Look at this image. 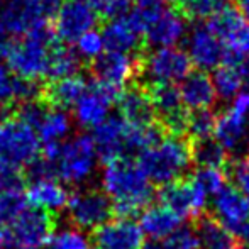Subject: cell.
Segmentation results:
<instances>
[{
	"instance_id": "obj_1",
	"label": "cell",
	"mask_w": 249,
	"mask_h": 249,
	"mask_svg": "<svg viewBox=\"0 0 249 249\" xmlns=\"http://www.w3.org/2000/svg\"><path fill=\"white\" fill-rule=\"evenodd\" d=\"M100 183L102 192L110 198L119 217L142 213L153 202V185L132 160L107 163L102 171Z\"/></svg>"
},
{
	"instance_id": "obj_2",
	"label": "cell",
	"mask_w": 249,
	"mask_h": 249,
	"mask_svg": "<svg viewBox=\"0 0 249 249\" xmlns=\"http://www.w3.org/2000/svg\"><path fill=\"white\" fill-rule=\"evenodd\" d=\"M136 163L151 185L166 187L177 183L185 180L194 163L192 142L183 136H164L158 144L139 154Z\"/></svg>"
},
{
	"instance_id": "obj_3",
	"label": "cell",
	"mask_w": 249,
	"mask_h": 249,
	"mask_svg": "<svg viewBox=\"0 0 249 249\" xmlns=\"http://www.w3.org/2000/svg\"><path fill=\"white\" fill-rule=\"evenodd\" d=\"M56 39V33L50 24L43 22L37 26L27 36H24L22 41L12 44L5 56L9 70L17 78L34 82L46 78L51 51L58 46Z\"/></svg>"
},
{
	"instance_id": "obj_4",
	"label": "cell",
	"mask_w": 249,
	"mask_h": 249,
	"mask_svg": "<svg viewBox=\"0 0 249 249\" xmlns=\"http://www.w3.org/2000/svg\"><path fill=\"white\" fill-rule=\"evenodd\" d=\"M46 160L51 161L56 180L65 181L66 185L80 187L95 175L99 153L92 136L78 134L75 138H70L56 151L54 156Z\"/></svg>"
},
{
	"instance_id": "obj_5",
	"label": "cell",
	"mask_w": 249,
	"mask_h": 249,
	"mask_svg": "<svg viewBox=\"0 0 249 249\" xmlns=\"http://www.w3.org/2000/svg\"><path fill=\"white\" fill-rule=\"evenodd\" d=\"M41 141L36 129L17 117L0 119V166L20 171L37 160Z\"/></svg>"
},
{
	"instance_id": "obj_6",
	"label": "cell",
	"mask_w": 249,
	"mask_h": 249,
	"mask_svg": "<svg viewBox=\"0 0 249 249\" xmlns=\"http://www.w3.org/2000/svg\"><path fill=\"white\" fill-rule=\"evenodd\" d=\"M192 61L178 48H160L139 58L138 78L146 90L156 85H173L190 75Z\"/></svg>"
},
{
	"instance_id": "obj_7",
	"label": "cell",
	"mask_w": 249,
	"mask_h": 249,
	"mask_svg": "<svg viewBox=\"0 0 249 249\" xmlns=\"http://www.w3.org/2000/svg\"><path fill=\"white\" fill-rule=\"evenodd\" d=\"M249 92L239 93L232 100L231 107L217 117L215 139L226 149L227 154L243 158L244 151L249 148Z\"/></svg>"
},
{
	"instance_id": "obj_8",
	"label": "cell",
	"mask_w": 249,
	"mask_h": 249,
	"mask_svg": "<svg viewBox=\"0 0 249 249\" xmlns=\"http://www.w3.org/2000/svg\"><path fill=\"white\" fill-rule=\"evenodd\" d=\"M114 212L115 210L110 198L97 188H80L78 192L70 195V202L66 207V213L73 227L83 232L100 229L112 219Z\"/></svg>"
},
{
	"instance_id": "obj_9",
	"label": "cell",
	"mask_w": 249,
	"mask_h": 249,
	"mask_svg": "<svg viewBox=\"0 0 249 249\" xmlns=\"http://www.w3.org/2000/svg\"><path fill=\"white\" fill-rule=\"evenodd\" d=\"M212 217L234 237L244 241L249 232V202L232 185L212 198Z\"/></svg>"
},
{
	"instance_id": "obj_10",
	"label": "cell",
	"mask_w": 249,
	"mask_h": 249,
	"mask_svg": "<svg viewBox=\"0 0 249 249\" xmlns=\"http://www.w3.org/2000/svg\"><path fill=\"white\" fill-rule=\"evenodd\" d=\"M154 114L168 136H183L187 132L188 112L181 100L180 89L175 85H156L148 89Z\"/></svg>"
},
{
	"instance_id": "obj_11",
	"label": "cell",
	"mask_w": 249,
	"mask_h": 249,
	"mask_svg": "<svg viewBox=\"0 0 249 249\" xmlns=\"http://www.w3.org/2000/svg\"><path fill=\"white\" fill-rule=\"evenodd\" d=\"M131 131L132 125H129L119 114L110 115L99 127L93 129L92 138L100 160L105 163L129 160V156H132Z\"/></svg>"
},
{
	"instance_id": "obj_12",
	"label": "cell",
	"mask_w": 249,
	"mask_h": 249,
	"mask_svg": "<svg viewBox=\"0 0 249 249\" xmlns=\"http://www.w3.org/2000/svg\"><path fill=\"white\" fill-rule=\"evenodd\" d=\"M0 231L22 246L37 249L48 244L51 234L54 232V220L51 213L29 205L9 227Z\"/></svg>"
},
{
	"instance_id": "obj_13",
	"label": "cell",
	"mask_w": 249,
	"mask_h": 249,
	"mask_svg": "<svg viewBox=\"0 0 249 249\" xmlns=\"http://www.w3.org/2000/svg\"><path fill=\"white\" fill-rule=\"evenodd\" d=\"M139 58L122 53H104L92 61L93 82L122 93L129 80L138 78Z\"/></svg>"
},
{
	"instance_id": "obj_14",
	"label": "cell",
	"mask_w": 249,
	"mask_h": 249,
	"mask_svg": "<svg viewBox=\"0 0 249 249\" xmlns=\"http://www.w3.org/2000/svg\"><path fill=\"white\" fill-rule=\"evenodd\" d=\"M99 12L92 5L75 0H66L54 17L56 37L63 43H76L82 36L95 29Z\"/></svg>"
},
{
	"instance_id": "obj_15",
	"label": "cell",
	"mask_w": 249,
	"mask_h": 249,
	"mask_svg": "<svg viewBox=\"0 0 249 249\" xmlns=\"http://www.w3.org/2000/svg\"><path fill=\"white\" fill-rule=\"evenodd\" d=\"M119 97H121L119 92L107 89L100 83H89L87 92L73 107L75 121L87 129L99 127L105 119L110 117V107L114 102L119 100Z\"/></svg>"
},
{
	"instance_id": "obj_16",
	"label": "cell",
	"mask_w": 249,
	"mask_h": 249,
	"mask_svg": "<svg viewBox=\"0 0 249 249\" xmlns=\"http://www.w3.org/2000/svg\"><path fill=\"white\" fill-rule=\"evenodd\" d=\"M160 200L164 207L173 210L181 219H200L205 215V207L209 197L188 178L163 187L160 192Z\"/></svg>"
},
{
	"instance_id": "obj_17",
	"label": "cell",
	"mask_w": 249,
	"mask_h": 249,
	"mask_svg": "<svg viewBox=\"0 0 249 249\" xmlns=\"http://www.w3.org/2000/svg\"><path fill=\"white\" fill-rule=\"evenodd\" d=\"M188 58L200 71H215L226 59V46L207 24H198L188 36Z\"/></svg>"
},
{
	"instance_id": "obj_18",
	"label": "cell",
	"mask_w": 249,
	"mask_h": 249,
	"mask_svg": "<svg viewBox=\"0 0 249 249\" xmlns=\"http://www.w3.org/2000/svg\"><path fill=\"white\" fill-rule=\"evenodd\" d=\"M46 22L39 0H0V24L10 36H27Z\"/></svg>"
},
{
	"instance_id": "obj_19",
	"label": "cell",
	"mask_w": 249,
	"mask_h": 249,
	"mask_svg": "<svg viewBox=\"0 0 249 249\" xmlns=\"http://www.w3.org/2000/svg\"><path fill=\"white\" fill-rule=\"evenodd\" d=\"M97 249H142L144 234L132 217H115L95 231Z\"/></svg>"
},
{
	"instance_id": "obj_20",
	"label": "cell",
	"mask_w": 249,
	"mask_h": 249,
	"mask_svg": "<svg viewBox=\"0 0 249 249\" xmlns=\"http://www.w3.org/2000/svg\"><path fill=\"white\" fill-rule=\"evenodd\" d=\"M187 33V17L181 10L166 9L144 33L146 43L154 50L160 48H175L183 39Z\"/></svg>"
},
{
	"instance_id": "obj_21",
	"label": "cell",
	"mask_w": 249,
	"mask_h": 249,
	"mask_svg": "<svg viewBox=\"0 0 249 249\" xmlns=\"http://www.w3.org/2000/svg\"><path fill=\"white\" fill-rule=\"evenodd\" d=\"M119 115L132 127H148L154 124V107L149 92L141 85L129 87L117 100Z\"/></svg>"
},
{
	"instance_id": "obj_22",
	"label": "cell",
	"mask_w": 249,
	"mask_h": 249,
	"mask_svg": "<svg viewBox=\"0 0 249 249\" xmlns=\"http://www.w3.org/2000/svg\"><path fill=\"white\" fill-rule=\"evenodd\" d=\"M27 202L31 207L41 209L48 213L66 210L70 202V194L63 183L56 178H39L33 180L26 192Z\"/></svg>"
},
{
	"instance_id": "obj_23",
	"label": "cell",
	"mask_w": 249,
	"mask_h": 249,
	"mask_svg": "<svg viewBox=\"0 0 249 249\" xmlns=\"http://www.w3.org/2000/svg\"><path fill=\"white\" fill-rule=\"evenodd\" d=\"M71 129L73 121L68 115V112L61 110V108H51L36 131L41 146H43L44 156H54L56 151L70 139Z\"/></svg>"
},
{
	"instance_id": "obj_24",
	"label": "cell",
	"mask_w": 249,
	"mask_h": 249,
	"mask_svg": "<svg viewBox=\"0 0 249 249\" xmlns=\"http://www.w3.org/2000/svg\"><path fill=\"white\" fill-rule=\"evenodd\" d=\"M181 217L177 215L173 210L164 207L163 203L160 205H149L144 212L141 213L139 226H141L142 234L153 241L166 239L168 236L178 231L181 227Z\"/></svg>"
},
{
	"instance_id": "obj_25",
	"label": "cell",
	"mask_w": 249,
	"mask_h": 249,
	"mask_svg": "<svg viewBox=\"0 0 249 249\" xmlns=\"http://www.w3.org/2000/svg\"><path fill=\"white\" fill-rule=\"evenodd\" d=\"M181 100L185 107L195 110H207L213 105L217 95L213 90L212 78L205 71H194L181 82Z\"/></svg>"
},
{
	"instance_id": "obj_26",
	"label": "cell",
	"mask_w": 249,
	"mask_h": 249,
	"mask_svg": "<svg viewBox=\"0 0 249 249\" xmlns=\"http://www.w3.org/2000/svg\"><path fill=\"white\" fill-rule=\"evenodd\" d=\"M102 37H104L105 50L110 53L131 54L141 46V34L129 24L125 16L108 20L102 29Z\"/></svg>"
},
{
	"instance_id": "obj_27",
	"label": "cell",
	"mask_w": 249,
	"mask_h": 249,
	"mask_svg": "<svg viewBox=\"0 0 249 249\" xmlns=\"http://www.w3.org/2000/svg\"><path fill=\"white\" fill-rule=\"evenodd\" d=\"M87 89H89V82L82 75H73L58 82H51L44 89L43 100L53 108L66 110L70 107H75Z\"/></svg>"
},
{
	"instance_id": "obj_28",
	"label": "cell",
	"mask_w": 249,
	"mask_h": 249,
	"mask_svg": "<svg viewBox=\"0 0 249 249\" xmlns=\"http://www.w3.org/2000/svg\"><path fill=\"white\" fill-rule=\"evenodd\" d=\"M192 158L198 168H215L222 170L227 164V153L215 138L192 141Z\"/></svg>"
},
{
	"instance_id": "obj_29",
	"label": "cell",
	"mask_w": 249,
	"mask_h": 249,
	"mask_svg": "<svg viewBox=\"0 0 249 249\" xmlns=\"http://www.w3.org/2000/svg\"><path fill=\"white\" fill-rule=\"evenodd\" d=\"M195 231L200 237L202 249H220L236 243L234 237L212 215H207V213L197 219Z\"/></svg>"
},
{
	"instance_id": "obj_30",
	"label": "cell",
	"mask_w": 249,
	"mask_h": 249,
	"mask_svg": "<svg viewBox=\"0 0 249 249\" xmlns=\"http://www.w3.org/2000/svg\"><path fill=\"white\" fill-rule=\"evenodd\" d=\"M80 68V58L75 51L68 50L65 46H56L51 51L50 68H48V80L58 82V80L68 78V76L76 75Z\"/></svg>"
},
{
	"instance_id": "obj_31",
	"label": "cell",
	"mask_w": 249,
	"mask_h": 249,
	"mask_svg": "<svg viewBox=\"0 0 249 249\" xmlns=\"http://www.w3.org/2000/svg\"><path fill=\"white\" fill-rule=\"evenodd\" d=\"M164 10V0H136L134 9L129 10L125 19L139 34H144Z\"/></svg>"
},
{
	"instance_id": "obj_32",
	"label": "cell",
	"mask_w": 249,
	"mask_h": 249,
	"mask_svg": "<svg viewBox=\"0 0 249 249\" xmlns=\"http://www.w3.org/2000/svg\"><path fill=\"white\" fill-rule=\"evenodd\" d=\"M212 83L215 90L217 99L220 100H234L239 95V90L243 89L239 73L234 66L222 65L212 73Z\"/></svg>"
},
{
	"instance_id": "obj_33",
	"label": "cell",
	"mask_w": 249,
	"mask_h": 249,
	"mask_svg": "<svg viewBox=\"0 0 249 249\" xmlns=\"http://www.w3.org/2000/svg\"><path fill=\"white\" fill-rule=\"evenodd\" d=\"M29 207L22 190H10L0 194V229L9 227Z\"/></svg>"
},
{
	"instance_id": "obj_34",
	"label": "cell",
	"mask_w": 249,
	"mask_h": 249,
	"mask_svg": "<svg viewBox=\"0 0 249 249\" xmlns=\"http://www.w3.org/2000/svg\"><path fill=\"white\" fill-rule=\"evenodd\" d=\"M231 2L232 0H188L187 3L181 5V12L188 19L210 20L231 9Z\"/></svg>"
},
{
	"instance_id": "obj_35",
	"label": "cell",
	"mask_w": 249,
	"mask_h": 249,
	"mask_svg": "<svg viewBox=\"0 0 249 249\" xmlns=\"http://www.w3.org/2000/svg\"><path fill=\"white\" fill-rule=\"evenodd\" d=\"M48 249H92L90 239L83 231L76 227H59L54 229L50 241L46 244Z\"/></svg>"
},
{
	"instance_id": "obj_36",
	"label": "cell",
	"mask_w": 249,
	"mask_h": 249,
	"mask_svg": "<svg viewBox=\"0 0 249 249\" xmlns=\"http://www.w3.org/2000/svg\"><path fill=\"white\" fill-rule=\"evenodd\" d=\"M217 115L210 108L207 110H195L188 114L187 134L192 138V141H200V139L212 138L215 132Z\"/></svg>"
},
{
	"instance_id": "obj_37",
	"label": "cell",
	"mask_w": 249,
	"mask_h": 249,
	"mask_svg": "<svg viewBox=\"0 0 249 249\" xmlns=\"http://www.w3.org/2000/svg\"><path fill=\"white\" fill-rule=\"evenodd\" d=\"M190 180L209 198H213L226 187V175H224L222 170H215V168H197Z\"/></svg>"
},
{
	"instance_id": "obj_38",
	"label": "cell",
	"mask_w": 249,
	"mask_h": 249,
	"mask_svg": "<svg viewBox=\"0 0 249 249\" xmlns=\"http://www.w3.org/2000/svg\"><path fill=\"white\" fill-rule=\"evenodd\" d=\"M160 243L161 249H202V243L195 227H180Z\"/></svg>"
},
{
	"instance_id": "obj_39",
	"label": "cell",
	"mask_w": 249,
	"mask_h": 249,
	"mask_svg": "<svg viewBox=\"0 0 249 249\" xmlns=\"http://www.w3.org/2000/svg\"><path fill=\"white\" fill-rule=\"evenodd\" d=\"M75 46H76L75 53L78 54V58L89 59V61H95L99 56L104 54V50H105L102 33H99V31H95V29L80 37L75 43Z\"/></svg>"
},
{
	"instance_id": "obj_40",
	"label": "cell",
	"mask_w": 249,
	"mask_h": 249,
	"mask_svg": "<svg viewBox=\"0 0 249 249\" xmlns=\"http://www.w3.org/2000/svg\"><path fill=\"white\" fill-rule=\"evenodd\" d=\"M48 112H50V108H48V104L44 100H31V102H26V104L19 105L16 117L37 131V127H39L41 122L44 121Z\"/></svg>"
},
{
	"instance_id": "obj_41",
	"label": "cell",
	"mask_w": 249,
	"mask_h": 249,
	"mask_svg": "<svg viewBox=\"0 0 249 249\" xmlns=\"http://www.w3.org/2000/svg\"><path fill=\"white\" fill-rule=\"evenodd\" d=\"M231 175L236 183V188L249 202V158H237L231 168Z\"/></svg>"
},
{
	"instance_id": "obj_42",
	"label": "cell",
	"mask_w": 249,
	"mask_h": 249,
	"mask_svg": "<svg viewBox=\"0 0 249 249\" xmlns=\"http://www.w3.org/2000/svg\"><path fill=\"white\" fill-rule=\"evenodd\" d=\"M10 190H22V175L17 170L0 166V194Z\"/></svg>"
},
{
	"instance_id": "obj_43",
	"label": "cell",
	"mask_w": 249,
	"mask_h": 249,
	"mask_svg": "<svg viewBox=\"0 0 249 249\" xmlns=\"http://www.w3.org/2000/svg\"><path fill=\"white\" fill-rule=\"evenodd\" d=\"M14 82L16 78L9 73V68L0 63V102L3 105L14 102Z\"/></svg>"
},
{
	"instance_id": "obj_44",
	"label": "cell",
	"mask_w": 249,
	"mask_h": 249,
	"mask_svg": "<svg viewBox=\"0 0 249 249\" xmlns=\"http://www.w3.org/2000/svg\"><path fill=\"white\" fill-rule=\"evenodd\" d=\"M39 3L44 10V16L56 17V14L59 12V9L65 5V0H39Z\"/></svg>"
},
{
	"instance_id": "obj_45",
	"label": "cell",
	"mask_w": 249,
	"mask_h": 249,
	"mask_svg": "<svg viewBox=\"0 0 249 249\" xmlns=\"http://www.w3.org/2000/svg\"><path fill=\"white\" fill-rule=\"evenodd\" d=\"M234 68H236L237 73H239V78H241L243 87L246 89V92H249V56L241 59V61L237 63Z\"/></svg>"
},
{
	"instance_id": "obj_46",
	"label": "cell",
	"mask_w": 249,
	"mask_h": 249,
	"mask_svg": "<svg viewBox=\"0 0 249 249\" xmlns=\"http://www.w3.org/2000/svg\"><path fill=\"white\" fill-rule=\"evenodd\" d=\"M12 41H10V34L5 31V27L0 24V56H7V53L12 48Z\"/></svg>"
},
{
	"instance_id": "obj_47",
	"label": "cell",
	"mask_w": 249,
	"mask_h": 249,
	"mask_svg": "<svg viewBox=\"0 0 249 249\" xmlns=\"http://www.w3.org/2000/svg\"><path fill=\"white\" fill-rule=\"evenodd\" d=\"M0 249H31V248L22 246L17 241H14L10 236H7L3 231H0Z\"/></svg>"
},
{
	"instance_id": "obj_48",
	"label": "cell",
	"mask_w": 249,
	"mask_h": 249,
	"mask_svg": "<svg viewBox=\"0 0 249 249\" xmlns=\"http://www.w3.org/2000/svg\"><path fill=\"white\" fill-rule=\"evenodd\" d=\"M237 9H239L241 16L249 19V0H236Z\"/></svg>"
},
{
	"instance_id": "obj_49",
	"label": "cell",
	"mask_w": 249,
	"mask_h": 249,
	"mask_svg": "<svg viewBox=\"0 0 249 249\" xmlns=\"http://www.w3.org/2000/svg\"><path fill=\"white\" fill-rule=\"evenodd\" d=\"M220 249H244L243 246H241V244L239 243H237V241H236V243H232V244H231V246H226V248H220Z\"/></svg>"
},
{
	"instance_id": "obj_50",
	"label": "cell",
	"mask_w": 249,
	"mask_h": 249,
	"mask_svg": "<svg viewBox=\"0 0 249 249\" xmlns=\"http://www.w3.org/2000/svg\"><path fill=\"white\" fill-rule=\"evenodd\" d=\"M171 3H178V5H183V3H187L188 0H170Z\"/></svg>"
},
{
	"instance_id": "obj_51",
	"label": "cell",
	"mask_w": 249,
	"mask_h": 249,
	"mask_svg": "<svg viewBox=\"0 0 249 249\" xmlns=\"http://www.w3.org/2000/svg\"><path fill=\"white\" fill-rule=\"evenodd\" d=\"M243 243H244V244H246V248L249 249V232H248V236H246V237H244V241H243Z\"/></svg>"
},
{
	"instance_id": "obj_52",
	"label": "cell",
	"mask_w": 249,
	"mask_h": 249,
	"mask_svg": "<svg viewBox=\"0 0 249 249\" xmlns=\"http://www.w3.org/2000/svg\"><path fill=\"white\" fill-rule=\"evenodd\" d=\"M248 142H249V131H248Z\"/></svg>"
}]
</instances>
